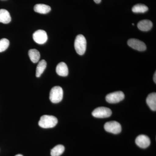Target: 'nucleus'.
Listing matches in <instances>:
<instances>
[{"instance_id": "obj_1", "label": "nucleus", "mask_w": 156, "mask_h": 156, "mask_svg": "<svg viewBox=\"0 0 156 156\" xmlns=\"http://www.w3.org/2000/svg\"><path fill=\"white\" fill-rule=\"evenodd\" d=\"M58 120L56 117L52 115H44L41 117L39 121V126L44 128H53L57 125Z\"/></svg>"}, {"instance_id": "obj_2", "label": "nucleus", "mask_w": 156, "mask_h": 156, "mask_svg": "<svg viewBox=\"0 0 156 156\" xmlns=\"http://www.w3.org/2000/svg\"><path fill=\"white\" fill-rule=\"evenodd\" d=\"M87 45V40L83 35L79 34L77 36L75 40L74 48L78 54L83 55L86 51Z\"/></svg>"}, {"instance_id": "obj_3", "label": "nucleus", "mask_w": 156, "mask_h": 156, "mask_svg": "<svg viewBox=\"0 0 156 156\" xmlns=\"http://www.w3.org/2000/svg\"><path fill=\"white\" fill-rule=\"evenodd\" d=\"M63 95L62 88L58 86H56L50 90V99L52 103H58L62 100Z\"/></svg>"}, {"instance_id": "obj_4", "label": "nucleus", "mask_w": 156, "mask_h": 156, "mask_svg": "<svg viewBox=\"0 0 156 156\" xmlns=\"http://www.w3.org/2000/svg\"><path fill=\"white\" fill-rule=\"evenodd\" d=\"M112 112L110 109L105 107L95 108L92 112L93 116L97 118H106L111 116Z\"/></svg>"}, {"instance_id": "obj_5", "label": "nucleus", "mask_w": 156, "mask_h": 156, "mask_svg": "<svg viewBox=\"0 0 156 156\" xmlns=\"http://www.w3.org/2000/svg\"><path fill=\"white\" fill-rule=\"evenodd\" d=\"M125 98V95L122 91H118L109 93L106 95L105 99L106 101L109 103H118L122 101Z\"/></svg>"}, {"instance_id": "obj_6", "label": "nucleus", "mask_w": 156, "mask_h": 156, "mask_svg": "<svg viewBox=\"0 0 156 156\" xmlns=\"http://www.w3.org/2000/svg\"><path fill=\"white\" fill-rule=\"evenodd\" d=\"M105 131L114 134H118L122 131V126L116 121H111L105 123L104 126Z\"/></svg>"}, {"instance_id": "obj_7", "label": "nucleus", "mask_w": 156, "mask_h": 156, "mask_svg": "<svg viewBox=\"0 0 156 156\" xmlns=\"http://www.w3.org/2000/svg\"><path fill=\"white\" fill-rule=\"evenodd\" d=\"M33 37L34 41L39 44H44L48 39L47 33L42 30L36 31L33 34Z\"/></svg>"}, {"instance_id": "obj_8", "label": "nucleus", "mask_w": 156, "mask_h": 156, "mask_svg": "<svg viewBox=\"0 0 156 156\" xmlns=\"http://www.w3.org/2000/svg\"><path fill=\"white\" fill-rule=\"evenodd\" d=\"M128 44L129 47L139 51H145L147 49L146 45L142 42L136 39H130L128 40Z\"/></svg>"}, {"instance_id": "obj_9", "label": "nucleus", "mask_w": 156, "mask_h": 156, "mask_svg": "<svg viewBox=\"0 0 156 156\" xmlns=\"http://www.w3.org/2000/svg\"><path fill=\"white\" fill-rule=\"evenodd\" d=\"M136 145L142 148H146L150 145L151 140L149 137L145 135H140L135 140Z\"/></svg>"}, {"instance_id": "obj_10", "label": "nucleus", "mask_w": 156, "mask_h": 156, "mask_svg": "<svg viewBox=\"0 0 156 156\" xmlns=\"http://www.w3.org/2000/svg\"><path fill=\"white\" fill-rule=\"evenodd\" d=\"M56 72L59 76H66L69 73L67 66L64 62H60L56 66Z\"/></svg>"}, {"instance_id": "obj_11", "label": "nucleus", "mask_w": 156, "mask_h": 156, "mask_svg": "<svg viewBox=\"0 0 156 156\" xmlns=\"http://www.w3.org/2000/svg\"><path fill=\"white\" fill-rule=\"evenodd\" d=\"M137 27L143 31H147L150 30L153 27V23L148 20H143L138 23Z\"/></svg>"}, {"instance_id": "obj_12", "label": "nucleus", "mask_w": 156, "mask_h": 156, "mask_svg": "<svg viewBox=\"0 0 156 156\" xmlns=\"http://www.w3.org/2000/svg\"><path fill=\"white\" fill-rule=\"evenodd\" d=\"M146 102L150 108L155 111L156 110V93L155 92L151 93L148 95Z\"/></svg>"}, {"instance_id": "obj_13", "label": "nucleus", "mask_w": 156, "mask_h": 156, "mask_svg": "<svg viewBox=\"0 0 156 156\" xmlns=\"http://www.w3.org/2000/svg\"><path fill=\"white\" fill-rule=\"evenodd\" d=\"M34 10L37 13L41 14H46L51 11V8L44 4H37L34 7Z\"/></svg>"}, {"instance_id": "obj_14", "label": "nucleus", "mask_w": 156, "mask_h": 156, "mask_svg": "<svg viewBox=\"0 0 156 156\" xmlns=\"http://www.w3.org/2000/svg\"><path fill=\"white\" fill-rule=\"evenodd\" d=\"M11 19L9 11L5 9H0V22L7 24L11 22Z\"/></svg>"}, {"instance_id": "obj_15", "label": "nucleus", "mask_w": 156, "mask_h": 156, "mask_svg": "<svg viewBox=\"0 0 156 156\" xmlns=\"http://www.w3.org/2000/svg\"><path fill=\"white\" fill-rule=\"evenodd\" d=\"M29 56L31 61L34 63H37L40 58V52L36 49H31L29 51Z\"/></svg>"}, {"instance_id": "obj_16", "label": "nucleus", "mask_w": 156, "mask_h": 156, "mask_svg": "<svg viewBox=\"0 0 156 156\" xmlns=\"http://www.w3.org/2000/svg\"><path fill=\"white\" fill-rule=\"evenodd\" d=\"M47 67V62L45 60H42L39 62L37 66L36 69V76L37 77H40L41 75L44 71L45 69Z\"/></svg>"}, {"instance_id": "obj_17", "label": "nucleus", "mask_w": 156, "mask_h": 156, "mask_svg": "<svg viewBox=\"0 0 156 156\" xmlns=\"http://www.w3.org/2000/svg\"><path fill=\"white\" fill-rule=\"evenodd\" d=\"M65 151V147L63 145H56L55 147H53L51 151V156H60L63 154Z\"/></svg>"}, {"instance_id": "obj_18", "label": "nucleus", "mask_w": 156, "mask_h": 156, "mask_svg": "<svg viewBox=\"0 0 156 156\" xmlns=\"http://www.w3.org/2000/svg\"><path fill=\"white\" fill-rule=\"evenodd\" d=\"M148 10L147 6L143 4H137L133 6L132 11L135 13H144Z\"/></svg>"}, {"instance_id": "obj_19", "label": "nucleus", "mask_w": 156, "mask_h": 156, "mask_svg": "<svg viewBox=\"0 0 156 156\" xmlns=\"http://www.w3.org/2000/svg\"><path fill=\"white\" fill-rule=\"evenodd\" d=\"M10 42L9 40L3 38L0 40V53L5 51L9 48Z\"/></svg>"}, {"instance_id": "obj_20", "label": "nucleus", "mask_w": 156, "mask_h": 156, "mask_svg": "<svg viewBox=\"0 0 156 156\" xmlns=\"http://www.w3.org/2000/svg\"><path fill=\"white\" fill-rule=\"evenodd\" d=\"M154 83H156V73H155L154 76Z\"/></svg>"}, {"instance_id": "obj_21", "label": "nucleus", "mask_w": 156, "mask_h": 156, "mask_svg": "<svg viewBox=\"0 0 156 156\" xmlns=\"http://www.w3.org/2000/svg\"><path fill=\"white\" fill-rule=\"evenodd\" d=\"M94 1L96 4H99L101 2V0H94Z\"/></svg>"}, {"instance_id": "obj_22", "label": "nucleus", "mask_w": 156, "mask_h": 156, "mask_svg": "<svg viewBox=\"0 0 156 156\" xmlns=\"http://www.w3.org/2000/svg\"><path fill=\"white\" fill-rule=\"evenodd\" d=\"M23 156L22 155H21V154H17V155H16V156Z\"/></svg>"}, {"instance_id": "obj_23", "label": "nucleus", "mask_w": 156, "mask_h": 156, "mask_svg": "<svg viewBox=\"0 0 156 156\" xmlns=\"http://www.w3.org/2000/svg\"><path fill=\"white\" fill-rule=\"evenodd\" d=\"M132 25H134V23H132Z\"/></svg>"}]
</instances>
